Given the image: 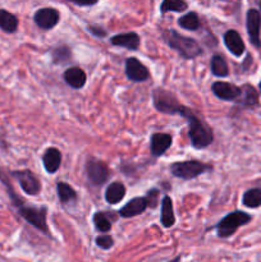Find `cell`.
<instances>
[{
  "instance_id": "f546056e",
  "label": "cell",
  "mask_w": 261,
  "mask_h": 262,
  "mask_svg": "<svg viewBox=\"0 0 261 262\" xmlns=\"http://www.w3.org/2000/svg\"><path fill=\"white\" fill-rule=\"evenodd\" d=\"M96 245L102 250H110L114 246V239L110 235H99L96 238Z\"/></svg>"
},
{
  "instance_id": "5b68a950",
  "label": "cell",
  "mask_w": 261,
  "mask_h": 262,
  "mask_svg": "<svg viewBox=\"0 0 261 262\" xmlns=\"http://www.w3.org/2000/svg\"><path fill=\"white\" fill-rule=\"evenodd\" d=\"M251 222V216L243 211H233L223 217L216 225L217 237L228 238L235 233V230L242 225H246Z\"/></svg>"
},
{
  "instance_id": "7402d4cb",
  "label": "cell",
  "mask_w": 261,
  "mask_h": 262,
  "mask_svg": "<svg viewBox=\"0 0 261 262\" xmlns=\"http://www.w3.org/2000/svg\"><path fill=\"white\" fill-rule=\"evenodd\" d=\"M56 192H58L59 200L61 201V204H72L77 200V193L73 188H72L69 184L63 183V182H59L56 184Z\"/></svg>"
},
{
  "instance_id": "ba28073f",
  "label": "cell",
  "mask_w": 261,
  "mask_h": 262,
  "mask_svg": "<svg viewBox=\"0 0 261 262\" xmlns=\"http://www.w3.org/2000/svg\"><path fill=\"white\" fill-rule=\"evenodd\" d=\"M125 76L133 82H143L150 78V72L137 58H128L125 60Z\"/></svg>"
},
{
  "instance_id": "d6986e66",
  "label": "cell",
  "mask_w": 261,
  "mask_h": 262,
  "mask_svg": "<svg viewBox=\"0 0 261 262\" xmlns=\"http://www.w3.org/2000/svg\"><path fill=\"white\" fill-rule=\"evenodd\" d=\"M160 222L164 228H171L176 224V216H174L173 201L169 196H164L161 201V216Z\"/></svg>"
},
{
  "instance_id": "52a82bcc",
  "label": "cell",
  "mask_w": 261,
  "mask_h": 262,
  "mask_svg": "<svg viewBox=\"0 0 261 262\" xmlns=\"http://www.w3.org/2000/svg\"><path fill=\"white\" fill-rule=\"evenodd\" d=\"M86 174L89 181L94 186H101L109 178V170H107L106 165L101 161L94 160V159L86 163Z\"/></svg>"
},
{
  "instance_id": "30bf717a",
  "label": "cell",
  "mask_w": 261,
  "mask_h": 262,
  "mask_svg": "<svg viewBox=\"0 0 261 262\" xmlns=\"http://www.w3.org/2000/svg\"><path fill=\"white\" fill-rule=\"evenodd\" d=\"M35 23L42 30H51L58 25L60 19V14L54 8H42L35 13Z\"/></svg>"
},
{
  "instance_id": "ac0fdd59",
  "label": "cell",
  "mask_w": 261,
  "mask_h": 262,
  "mask_svg": "<svg viewBox=\"0 0 261 262\" xmlns=\"http://www.w3.org/2000/svg\"><path fill=\"white\" fill-rule=\"evenodd\" d=\"M86 73L82 71L78 67H72V68L67 69L64 72V81L67 82V84L72 87V89L79 90L84 86L86 83Z\"/></svg>"
},
{
  "instance_id": "4316f807",
  "label": "cell",
  "mask_w": 261,
  "mask_h": 262,
  "mask_svg": "<svg viewBox=\"0 0 261 262\" xmlns=\"http://www.w3.org/2000/svg\"><path fill=\"white\" fill-rule=\"evenodd\" d=\"M187 3L184 0H163L160 7V12L163 14L168 12H184L187 9Z\"/></svg>"
},
{
  "instance_id": "d6a6232c",
  "label": "cell",
  "mask_w": 261,
  "mask_h": 262,
  "mask_svg": "<svg viewBox=\"0 0 261 262\" xmlns=\"http://www.w3.org/2000/svg\"><path fill=\"white\" fill-rule=\"evenodd\" d=\"M73 4L79 5V7H90V5H95L97 3V0H69Z\"/></svg>"
},
{
  "instance_id": "3957f363",
  "label": "cell",
  "mask_w": 261,
  "mask_h": 262,
  "mask_svg": "<svg viewBox=\"0 0 261 262\" xmlns=\"http://www.w3.org/2000/svg\"><path fill=\"white\" fill-rule=\"evenodd\" d=\"M9 193H10V197H12V200L14 201L15 206L18 207V212H19L20 216H22L28 224L35 227L36 229L41 230L44 234H49L48 223H46V212H48L46 207L28 206V205L23 204L22 200L17 199L10 188H9Z\"/></svg>"
},
{
  "instance_id": "8fae6325",
  "label": "cell",
  "mask_w": 261,
  "mask_h": 262,
  "mask_svg": "<svg viewBox=\"0 0 261 262\" xmlns=\"http://www.w3.org/2000/svg\"><path fill=\"white\" fill-rule=\"evenodd\" d=\"M260 27H261V14L256 9H250L247 13V32L250 36V41L255 48H260Z\"/></svg>"
},
{
  "instance_id": "603a6c76",
  "label": "cell",
  "mask_w": 261,
  "mask_h": 262,
  "mask_svg": "<svg viewBox=\"0 0 261 262\" xmlns=\"http://www.w3.org/2000/svg\"><path fill=\"white\" fill-rule=\"evenodd\" d=\"M238 99L241 100V104L250 107L255 106L258 102L257 92H256V90L252 86H248V84H246V86L241 89V95Z\"/></svg>"
},
{
  "instance_id": "f1b7e54d",
  "label": "cell",
  "mask_w": 261,
  "mask_h": 262,
  "mask_svg": "<svg viewBox=\"0 0 261 262\" xmlns=\"http://www.w3.org/2000/svg\"><path fill=\"white\" fill-rule=\"evenodd\" d=\"M94 224L95 228L101 233H107L112 229V223H110V220L107 219L104 212L99 211L94 215Z\"/></svg>"
},
{
  "instance_id": "277c9868",
  "label": "cell",
  "mask_w": 261,
  "mask_h": 262,
  "mask_svg": "<svg viewBox=\"0 0 261 262\" xmlns=\"http://www.w3.org/2000/svg\"><path fill=\"white\" fill-rule=\"evenodd\" d=\"M211 170L212 166L210 164H205L197 160L179 161V163H174L170 165L171 174L177 177V178L183 179V181L197 178L201 174H205Z\"/></svg>"
},
{
  "instance_id": "8992f818",
  "label": "cell",
  "mask_w": 261,
  "mask_h": 262,
  "mask_svg": "<svg viewBox=\"0 0 261 262\" xmlns=\"http://www.w3.org/2000/svg\"><path fill=\"white\" fill-rule=\"evenodd\" d=\"M153 100H154V106L156 107L158 112L163 113V114L177 115L179 106L182 105L179 104L176 95L171 94L170 91L164 89L154 90Z\"/></svg>"
},
{
  "instance_id": "e0dca14e",
  "label": "cell",
  "mask_w": 261,
  "mask_h": 262,
  "mask_svg": "<svg viewBox=\"0 0 261 262\" xmlns=\"http://www.w3.org/2000/svg\"><path fill=\"white\" fill-rule=\"evenodd\" d=\"M42 164L45 170L49 174H54L58 171L61 164V154L58 148L50 147L45 151L42 156Z\"/></svg>"
},
{
  "instance_id": "4dcf8cb0",
  "label": "cell",
  "mask_w": 261,
  "mask_h": 262,
  "mask_svg": "<svg viewBox=\"0 0 261 262\" xmlns=\"http://www.w3.org/2000/svg\"><path fill=\"white\" fill-rule=\"evenodd\" d=\"M158 196H159V191L158 189H150L147 192V196H146V200H147L148 206L155 207L156 204H158Z\"/></svg>"
},
{
  "instance_id": "484cf974",
  "label": "cell",
  "mask_w": 261,
  "mask_h": 262,
  "mask_svg": "<svg viewBox=\"0 0 261 262\" xmlns=\"http://www.w3.org/2000/svg\"><path fill=\"white\" fill-rule=\"evenodd\" d=\"M242 202L245 206L251 207V209L261 206V189H248V191L243 194Z\"/></svg>"
},
{
  "instance_id": "2e32d148",
  "label": "cell",
  "mask_w": 261,
  "mask_h": 262,
  "mask_svg": "<svg viewBox=\"0 0 261 262\" xmlns=\"http://www.w3.org/2000/svg\"><path fill=\"white\" fill-rule=\"evenodd\" d=\"M224 43L228 50L234 56H241L245 53V42L240 33L234 30H229L224 35Z\"/></svg>"
},
{
  "instance_id": "9c48e42d",
  "label": "cell",
  "mask_w": 261,
  "mask_h": 262,
  "mask_svg": "<svg viewBox=\"0 0 261 262\" xmlns=\"http://www.w3.org/2000/svg\"><path fill=\"white\" fill-rule=\"evenodd\" d=\"M13 176H14V178H17V181L19 182L22 189L27 194H30V196H36V194L40 193L41 191L40 181H38V179L36 178L35 174L31 173L30 170L14 171Z\"/></svg>"
},
{
  "instance_id": "1f68e13d",
  "label": "cell",
  "mask_w": 261,
  "mask_h": 262,
  "mask_svg": "<svg viewBox=\"0 0 261 262\" xmlns=\"http://www.w3.org/2000/svg\"><path fill=\"white\" fill-rule=\"evenodd\" d=\"M89 31L92 35L96 36V37H104V36H106V31L102 30L101 27H96V26H90Z\"/></svg>"
},
{
  "instance_id": "44dd1931",
  "label": "cell",
  "mask_w": 261,
  "mask_h": 262,
  "mask_svg": "<svg viewBox=\"0 0 261 262\" xmlns=\"http://www.w3.org/2000/svg\"><path fill=\"white\" fill-rule=\"evenodd\" d=\"M0 28L5 32L13 33L18 28V19L14 14L9 13L8 10L0 9Z\"/></svg>"
},
{
  "instance_id": "d4e9b609",
  "label": "cell",
  "mask_w": 261,
  "mask_h": 262,
  "mask_svg": "<svg viewBox=\"0 0 261 262\" xmlns=\"http://www.w3.org/2000/svg\"><path fill=\"white\" fill-rule=\"evenodd\" d=\"M178 25L181 26L182 28H184V30L196 31V30H199L200 26H201V23H200V18L196 13L189 12L179 18Z\"/></svg>"
},
{
  "instance_id": "cb8c5ba5",
  "label": "cell",
  "mask_w": 261,
  "mask_h": 262,
  "mask_svg": "<svg viewBox=\"0 0 261 262\" xmlns=\"http://www.w3.org/2000/svg\"><path fill=\"white\" fill-rule=\"evenodd\" d=\"M210 67H211L212 74L216 77H227L228 73H229V68H228L227 61H225V59L223 58L222 55H219V54L212 56Z\"/></svg>"
},
{
  "instance_id": "7a4b0ae2",
  "label": "cell",
  "mask_w": 261,
  "mask_h": 262,
  "mask_svg": "<svg viewBox=\"0 0 261 262\" xmlns=\"http://www.w3.org/2000/svg\"><path fill=\"white\" fill-rule=\"evenodd\" d=\"M164 40L184 59H194L202 54V48L196 40L181 35L174 30L166 31L164 33Z\"/></svg>"
},
{
  "instance_id": "e575fe53",
  "label": "cell",
  "mask_w": 261,
  "mask_h": 262,
  "mask_svg": "<svg viewBox=\"0 0 261 262\" xmlns=\"http://www.w3.org/2000/svg\"><path fill=\"white\" fill-rule=\"evenodd\" d=\"M260 91H261V82H260Z\"/></svg>"
},
{
  "instance_id": "9a60e30c",
  "label": "cell",
  "mask_w": 261,
  "mask_h": 262,
  "mask_svg": "<svg viewBox=\"0 0 261 262\" xmlns=\"http://www.w3.org/2000/svg\"><path fill=\"white\" fill-rule=\"evenodd\" d=\"M110 42H112V45L125 48L128 50H137L140 48L141 38L136 32H127L113 36L110 38Z\"/></svg>"
},
{
  "instance_id": "5bb4252c",
  "label": "cell",
  "mask_w": 261,
  "mask_h": 262,
  "mask_svg": "<svg viewBox=\"0 0 261 262\" xmlns=\"http://www.w3.org/2000/svg\"><path fill=\"white\" fill-rule=\"evenodd\" d=\"M148 207L147 200L146 197H136L130 200L128 204H125L122 209L118 211V214L122 217H133L137 215L145 212V210Z\"/></svg>"
},
{
  "instance_id": "6da1fadb",
  "label": "cell",
  "mask_w": 261,
  "mask_h": 262,
  "mask_svg": "<svg viewBox=\"0 0 261 262\" xmlns=\"http://www.w3.org/2000/svg\"><path fill=\"white\" fill-rule=\"evenodd\" d=\"M177 115H181L188 122V136L191 145L194 148H206L214 141V133L206 122L196 114L192 109L181 105Z\"/></svg>"
},
{
  "instance_id": "ffe728a7",
  "label": "cell",
  "mask_w": 261,
  "mask_h": 262,
  "mask_svg": "<svg viewBox=\"0 0 261 262\" xmlns=\"http://www.w3.org/2000/svg\"><path fill=\"white\" fill-rule=\"evenodd\" d=\"M125 196V187L124 184H122L120 182H113L112 184H109L105 191V200H106L107 204L115 205L118 202L122 201Z\"/></svg>"
},
{
  "instance_id": "83f0119b",
  "label": "cell",
  "mask_w": 261,
  "mask_h": 262,
  "mask_svg": "<svg viewBox=\"0 0 261 262\" xmlns=\"http://www.w3.org/2000/svg\"><path fill=\"white\" fill-rule=\"evenodd\" d=\"M51 56H53V60L55 64H66L71 60L72 51L67 46H59L51 51Z\"/></svg>"
},
{
  "instance_id": "d590c367",
  "label": "cell",
  "mask_w": 261,
  "mask_h": 262,
  "mask_svg": "<svg viewBox=\"0 0 261 262\" xmlns=\"http://www.w3.org/2000/svg\"><path fill=\"white\" fill-rule=\"evenodd\" d=\"M260 8H261V2H260Z\"/></svg>"
},
{
  "instance_id": "836d02e7",
  "label": "cell",
  "mask_w": 261,
  "mask_h": 262,
  "mask_svg": "<svg viewBox=\"0 0 261 262\" xmlns=\"http://www.w3.org/2000/svg\"><path fill=\"white\" fill-rule=\"evenodd\" d=\"M179 261H181V257L178 256V257H176L173 261H170V262H179Z\"/></svg>"
},
{
  "instance_id": "4fadbf2b",
  "label": "cell",
  "mask_w": 261,
  "mask_h": 262,
  "mask_svg": "<svg viewBox=\"0 0 261 262\" xmlns=\"http://www.w3.org/2000/svg\"><path fill=\"white\" fill-rule=\"evenodd\" d=\"M151 154L155 158H159V156L164 155L165 151L168 150L171 146V142H173V138H171L170 135L168 133H154L151 136Z\"/></svg>"
},
{
  "instance_id": "7c38bea8",
  "label": "cell",
  "mask_w": 261,
  "mask_h": 262,
  "mask_svg": "<svg viewBox=\"0 0 261 262\" xmlns=\"http://www.w3.org/2000/svg\"><path fill=\"white\" fill-rule=\"evenodd\" d=\"M212 94L224 101H234L240 97L241 89L228 82H214L211 86Z\"/></svg>"
}]
</instances>
